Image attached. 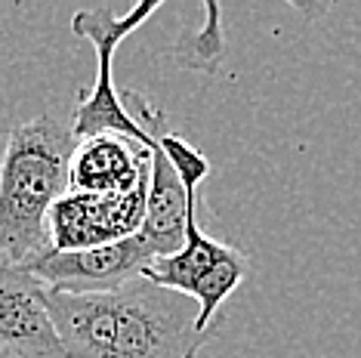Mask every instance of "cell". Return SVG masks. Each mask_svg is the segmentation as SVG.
<instances>
[{
	"instance_id": "1",
	"label": "cell",
	"mask_w": 361,
	"mask_h": 358,
	"mask_svg": "<svg viewBox=\"0 0 361 358\" xmlns=\"http://www.w3.org/2000/svg\"><path fill=\"white\" fill-rule=\"evenodd\" d=\"M68 358H198L210 333L198 328V303L149 278L114 290L47 297Z\"/></svg>"
},
{
	"instance_id": "2",
	"label": "cell",
	"mask_w": 361,
	"mask_h": 358,
	"mask_svg": "<svg viewBox=\"0 0 361 358\" xmlns=\"http://www.w3.org/2000/svg\"><path fill=\"white\" fill-rule=\"evenodd\" d=\"M78 136L71 124L40 115L16 124L0 158V259L25 266L53 250L50 210L68 192Z\"/></svg>"
},
{
	"instance_id": "3",
	"label": "cell",
	"mask_w": 361,
	"mask_h": 358,
	"mask_svg": "<svg viewBox=\"0 0 361 358\" xmlns=\"http://www.w3.org/2000/svg\"><path fill=\"white\" fill-rule=\"evenodd\" d=\"M161 10L158 0H145V4H133L124 16H118L111 6H93V10H80L71 19V31L78 37H84L93 44L96 50V80L93 87L80 96L75 115H71V133L78 140L99 133H114L127 136L133 142H142L154 149V142L142 127L136 124V118L127 111L124 93L114 87V53L124 40L139 31L154 13Z\"/></svg>"
},
{
	"instance_id": "4",
	"label": "cell",
	"mask_w": 361,
	"mask_h": 358,
	"mask_svg": "<svg viewBox=\"0 0 361 358\" xmlns=\"http://www.w3.org/2000/svg\"><path fill=\"white\" fill-rule=\"evenodd\" d=\"M247 257L235 244L216 241L201 229L198 204L192 207L185 223V244L173 257H161L149 266L142 278L176 294H185L198 303V328L201 333H213L219 321V309L247 278Z\"/></svg>"
},
{
	"instance_id": "5",
	"label": "cell",
	"mask_w": 361,
	"mask_h": 358,
	"mask_svg": "<svg viewBox=\"0 0 361 358\" xmlns=\"http://www.w3.org/2000/svg\"><path fill=\"white\" fill-rule=\"evenodd\" d=\"M149 204V179L121 195L65 192L50 210L53 250H93L118 244L142 229Z\"/></svg>"
},
{
	"instance_id": "6",
	"label": "cell",
	"mask_w": 361,
	"mask_h": 358,
	"mask_svg": "<svg viewBox=\"0 0 361 358\" xmlns=\"http://www.w3.org/2000/svg\"><path fill=\"white\" fill-rule=\"evenodd\" d=\"M154 259H161L158 247L149 241V235H142V229H139L133 238L93 250H71V254L47 250L44 257L31 259L25 266L50 290L96 294V290H114L142 278Z\"/></svg>"
},
{
	"instance_id": "7",
	"label": "cell",
	"mask_w": 361,
	"mask_h": 358,
	"mask_svg": "<svg viewBox=\"0 0 361 358\" xmlns=\"http://www.w3.org/2000/svg\"><path fill=\"white\" fill-rule=\"evenodd\" d=\"M50 288L28 266L0 259V349L16 358H68L50 315Z\"/></svg>"
},
{
	"instance_id": "8",
	"label": "cell",
	"mask_w": 361,
	"mask_h": 358,
	"mask_svg": "<svg viewBox=\"0 0 361 358\" xmlns=\"http://www.w3.org/2000/svg\"><path fill=\"white\" fill-rule=\"evenodd\" d=\"M152 176V149L127 136L99 133L78 140L68 164V192L121 195Z\"/></svg>"
},
{
	"instance_id": "9",
	"label": "cell",
	"mask_w": 361,
	"mask_h": 358,
	"mask_svg": "<svg viewBox=\"0 0 361 358\" xmlns=\"http://www.w3.org/2000/svg\"><path fill=\"white\" fill-rule=\"evenodd\" d=\"M198 204V192H188L164 152L152 149V176H149V204H145L142 235L158 247L161 257H173L185 244V223L192 207Z\"/></svg>"
},
{
	"instance_id": "10",
	"label": "cell",
	"mask_w": 361,
	"mask_h": 358,
	"mask_svg": "<svg viewBox=\"0 0 361 358\" xmlns=\"http://www.w3.org/2000/svg\"><path fill=\"white\" fill-rule=\"evenodd\" d=\"M226 53V31H223V10L219 4L207 0L204 4L201 28H183L170 50V62L183 71H204L216 75L219 59Z\"/></svg>"
},
{
	"instance_id": "11",
	"label": "cell",
	"mask_w": 361,
	"mask_h": 358,
	"mask_svg": "<svg viewBox=\"0 0 361 358\" xmlns=\"http://www.w3.org/2000/svg\"><path fill=\"white\" fill-rule=\"evenodd\" d=\"M158 149L164 152V158L170 161V167L176 170V176L183 179V185L188 192H198L201 183L210 176V161L204 158L195 145H188L185 140H179V136L161 133Z\"/></svg>"
}]
</instances>
